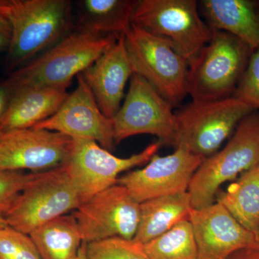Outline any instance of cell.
Masks as SVG:
<instances>
[{"label": "cell", "instance_id": "1", "mask_svg": "<svg viewBox=\"0 0 259 259\" xmlns=\"http://www.w3.org/2000/svg\"><path fill=\"white\" fill-rule=\"evenodd\" d=\"M73 6L69 0H0L12 28L5 69L13 73L73 31Z\"/></svg>", "mask_w": 259, "mask_h": 259}, {"label": "cell", "instance_id": "2", "mask_svg": "<svg viewBox=\"0 0 259 259\" xmlns=\"http://www.w3.org/2000/svg\"><path fill=\"white\" fill-rule=\"evenodd\" d=\"M120 35H102L74 29L60 41L13 71L7 83L13 88H69L74 76L100 57Z\"/></svg>", "mask_w": 259, "mask_h": 259}, {"label": "cell", "instance_id": "3", "mask_svg": "<svg viewBox=\"0 0 259 259\" xmlns=\"http://www.w3.org/2000/svg\"><path fill=\"white\" fill-rule=\"evenodd\" d=\"M212 31L210 40L189 62L187 95L195 101L233 97L253 52L238 37Z\"/></svg>", "mask_w": 259, "mask_h": 259}, {"label": "cell", "instance_id": "4", "mask_svg": "<svg viewBox=\"0 0 259 259\" xmlns=\"http://www.w3.org/2000/svg\"><path fill=\"white\" fill-rule=\"evenodd\" d=\"M259 165V114L252 112L237 126L226 146L204 158L189 186L192 208L215 202L220 187Z\"/></svg>", "mask_w": 259, "mask_h": 259}, {"label": "cell", "instance_id": "5", "mask_svg": "<svg viewBox=\"0 0 259 259\" xmlns=\"http://www.w3.org/2000/svg\"><path fill=\"white\" fill-rule=\"evenodd\" d=\"M254 111L234 97L212 101L192 100L176 112L172 146L204 158L218 151L240 122Z\"/></svg>", "mask_w": 259, "mask_h": 259}, {"label": "cell", "instance_id": "6", "mask_svg": "<svg viewBox=\"0 0 259 259\" xmlns=\"http://www.w3.org/2000/svg\"><path fill=\"white\" fill-rule=\"evenodd\" d=\"M132 24L166 42L188 62L213 32L195 0H138Z\"/></svg>", "mask_w": 259, "mask_h": 259}, {"label": "cell", "instance_id": "7", "mask_svg": "<svg viewBox=\"0 0 259 259\" xmlns=\"http://www.w3.org/2000/svg\"><path fill=\"white\" fill-rule=\"evenodd\" d=\"M79 194L66 166L32 173L4 217L8 226L30 235L38 227L77 209Z\"/></svg>", "mask_w": 259, "mask_h": 259}, {"label": "cell", "instance_id": "8", "mask_svg": "<svg viewBox=\"0 0 259 259\" xmlns=\"http://www.w3.org/2000/svg\"><path fill=\"white\" fill-rule=\"evenodd\" d=\"M124 37L134 74L174 107L183 101L187 95L188 61L166 42L133 24Z\"/></svg>", "mask_w": 259, "mask_h": 259}, {"label": "cell", "instance_id": "9", "mask_svg": "<svg viewBox=\"0 0 259 259\" xmlns=\"http://www.w3.org/2000/svg\"><path fill=\"white\" fill-rule=\"evenodd\" d=\"M173 105L139 75L134 74L123 103L112 117L117 144L136 135L158 137L162 145H171L177 128Z\"/></svg>", "mask_w": 259, "mask_h": 259}, {"label": "cell", "instance_id": "10", "mask_svg": "<svg viewBox=\"0 0 259 259\" xmlns=\"http://www.w3.org/2000/svg\"><path fill=\"white\" fill-rule=\"evenodd\" d=\"M159 141L127 158H119L93 140L73 139L65 166L79 194L81 203L95 194L117 185L119 175L146 164L161 148Z\"/></svg>", "mask_w": 259, "mask_h": 259}, {"label": "cell", "instance_id": "11", "mask_svg": "<svg viewBox=\"0 0 259 259\" xmlns=\"http://www.w3.org/2000/svg\"><path fill=\"white\" fill-rule=\"evenodd\" d=\"M72 214L87 243L113 237L132 240L139 228L140 203L117 184L80 204Z\"/></svg>", "mask_w": 259, "mask_h": 259}, {"label": "cell", "instance_id": "12", "mask_svg": "<svg viewBox=\"0 0 259 259\" xmlns=\"http://www.w3.org/2000/svg\"><path fill=\"white\" fill-rule=\"evenodd\" d=\"M72 144L66 135L36 127L1 134L0 170L36 173L64 166Z\"/></svg>", "mask_w": 259, "mask_h": 259}, {"label": "cell", "instance_id": "13", "mask_svg": "<svg viewBox=\"0 0 259 259\" xmlns=\"http://www.w3.org/2000/svg\"><path fill=\"white\" fill-rule=\"evenodd\" d=\"M204 159L202 156L177 148L168 156L154 155L144 168L119 177L117 184L125 187L140 204L149 199L187 192L192 177Z\"/></svg>", "mask_w": 259, "mask_h": 259}, {"label": "cell", "instance_id": "14", "mask_svg": "<svg viewBox=\"0 0 259 259\" xmlns=\"http://www.w3.org/2000/svg\"><path fill=\"white\" fill-rule=\"evenodd\" d=\"M77 87L57 112L33 127L56 131L72 139L93 140L112 152L115 141L111 119L104 115L80 74Z\"/></svg>", "mask_w": 259, "mask_h": 259}, {"label": "cell", "instance_id": "15", "mask_svg": "<svg viewBox=\"0 0 259 259\" xmlns=\"http://www.w3.org/2000/svg\"><path fill=\"white\" fill-rule=\"evenodd\" d=\"M189 221L199 259H227L238 250L255 246L254 233L242 226L219 202L192 209Z\"/></svg>", "mask_w": 259, "mask_h": 259}, {"label": "cell", "instance_id": "16", "mask_svg": "<svg viewBox=\"0 0 259 259\" xmlns=\"http://www.w3.org/2000/svg\"><path fill=\"white\" fill-rule=\"evenodd\" d=\"M134 68L121 35L117 41L81 73L104 115L112 119L121 106Z\"/></svg>", "mask_w": 259, "mask_h": 259}, {"label": "cell", "instance_id": "17", "mask_svg": "<svg viewBox=\"0 0 259 259\" xmlns=\"http://www.w3.org/2000/svg\"><path fill=\"white\" fill-rule=\"evenodd\" d=\"M198 5L201 16L211 30L238 37L253 51L258 49V2L202 0Z\"/></svg>", "mask_w": 259, "mask_h": 259}, {"label": "cell", "instance_id": "18", "mask_svg": "<svg viewBox=\"0 0 259 259\" xmlns=\"http://www.w3.org/2000/svg\"><path fill=\"white\" fill-rule=\"evenodd\" d=\"M69 94L67 88L24 87L13 90L9 107L0 122V133L30 128L57 112Z\"/></svg>", "mask_w": 259, "mask_h": 259}, {"label": "cell", "instance_id": "19", "mask_svg": "<svg viewBox=\"0 0 259 259\" xmlns=\"http://www.w3.org/2000/svg\"><path fill=\"white\" fill-rule=\"evenodd\" d=\"M192 209L188 192L145 201L140 204L139 228L134 240L146 244L189 220Z\"/></svg>", "mask_w": 259, "mask_h": 259}, {"label": "cell", "instance_id": "20", "mask_svg": "<svg viewBox=\"0 0 259 259\" xmlns=\"http://www.w3.org/2000/svg\"><path fill=\"white\" fill-rule=\"evenodd\" d=\"M137 3L138 0L77 2L75 29L102 35H125L132 25Z\"/></svg>", "mask_w": 259, "mask_h": 259}, {"label": "cell", "instance_id": "21", "mask_svg": "<svg viewBox=\"0 0 259 259\" xmlns=\"http://www.w3.org/2000/svg\"><path fill=\"white\" fill-rule=\"evenodd\" d=\"M29 236L42 259H76L82 236L73 214H64L38 227Z\"/></svg>", "mask_w": 259, "mask_h": 259}, {"label": "cell", "instance_id": "22", "mask_svg": "<svg viewBox=\"0 0 259 259\" xmlns=\"http://www.w3.org/2000/svg\"><path fill=\"white\" fill-rule=\"evenodd\" d=\"M215 202L224 206L245 229L255 233L259 227V165L244 172Z\"/></svg>", "mask_w": 259, "mask_h": 259}, {"label": "cell", "instance_id": "23", "mask_svg": "<svg viewBox=\"0 0 259 259\" xmlns=\"http://www.w3.org/2000/svg\"><path fill=\"white\" fill-rule=\"evenodd\" d=\"M144 247L150 259H199L189 220L179 223Z\"/></svg>", "mask_w": 259, "mask_h": 259}, {"label": "cell", "instance_id": "24", "mask_svg": "<svg viewBox=\"0 0 259 259\" xmlns=\"http://www.w3.org/2000/svg\"><path fill=\"white\" fill-rule=\"evenodd\" d=\"M86 259H150L144 244L113 237L87 243Z\"/></svg>", "mask_w": 259, "mask_h": 259}, {"label": "cell", "instance_id": "25", "mask_svg": "<svg viewBox=\"0 0 259 259\" xmlns=\"http://www.w3.org/2000/svg\"><path fill=\"white\" fill-rule=\"evenodd\" d=\"M0 259H42L29 235L6 227L0 230Z\"/></svg>", "mask_w": 259, "mask_h": 259}, {"label": "cell", "instance_id": "26", "mask_svg": "<svg viewBox=\"0 0 259 259\" xmlns=\"http://www.w3.org/2000/svg\"><path fill=\"white\" fill-rule=\"evenodd\" d=\"M233 97L245 102L254 110L259 109V48L252 53Z\"/></svg>", "mask_w": 259, "mask_h": 259}, {"label": "cell", "instance_id": "27", "mask_svg": "<svg viewBox=\"0 0 259 259\" xmlns=\"http://www.w3.org/2000/svg\"><path fill=\"white\" fill-rule=\"evenodd\" d=\"M31 177L32 173L0 170V214L9 210Z\"/></svg>", "mask_w": 259, "mask_h": 259}, {"label": "cell", "instance_id": "28", "mask_svg": "<svg viewBox=\"0 0 259 259\" xmlns=\"http://www.w3.org/2000/svg\"><path fill=\"white\" fill-rule=\"evenodd\" d=\"M12 28L9 20L0 8V52L8 51L11 41Z\"/></svg>", "mask_w": 259, "mask_h": 259}, {"label": "cell", "instance_id": "29", "mask_svg": "<svg viewBox=\"0 0 259 259\" xmlns=\"http://www.w3.org/2000/svg\"><path fill=\"white\" fill-rule=\"evenodd\" d=\"M13 90L6 81L0 83V122L8 110Z\"/></svg>", "mask_w": 259, "mask_h": 259}, {"label": "cell", "instance_id": "30", "mask_svg": "<svg viewBox=\"0 0 259 259\" xmlns=\"http://www.w3.org/2000/svg\"><path fill=\"white\" fill-rule=\"evenodd\" d=\"M227 259H259V248L255 247L243 248L235 252Z\"/></svg>", "mask_w": 259, "mask_h": 259}, {"label": "cell", "instance_id": "31", "mask_svg": "<svg viewBox=\"0 0 259 259\" xmlns=\"http://www.w3.org/2000/svg\"><path fill=\"white\" fill-rule=\"evenodd\" d=\"M86 242L83 241V243H81V247H80L79 254H78L76 259H86Z\"/></svg>", "mask_w": 259, "mask_h": 259}, {"label": "cell", "instance_id": "32", "mask_svg": "<svg viewBox=\"0 0 259 259\" xmlns=\"http://www.w3.org/2000/svg\"><path fill=\"white\" fill-rule=\"evenodd\" d=\"M8 226V223H7L6 221H5L4 215L0 214V230L6 228V227Z\"/></svg>", "mask_w": 259, "mask_h": 259}, {"label": "cell", "instance_id": "33", "mask_svg": "<svg viewBox=\"0 0 259 259\" xmlns=\"http://www.w3.org/2000/svg\"><path fill=\"white\" fill-rule=\"evenodd\" d=\"M255 248H259V227L257 231L255 233Z\"/></svg>", "mask_w": 259, "mask_h": 259}, {"label": "cell", "instance_id": "34", "mask_svg": "<svg viewBox=\"0 0 259 259\" xmlns=\"http://www.w3.org/2000/svg\"><path fill=\"white\" fill-rule=\"evenodd\" d=\"M0 136H1V133H0Z\"/></svg>", "mask_w": 259, "mask_h": 259}]
</instances>
